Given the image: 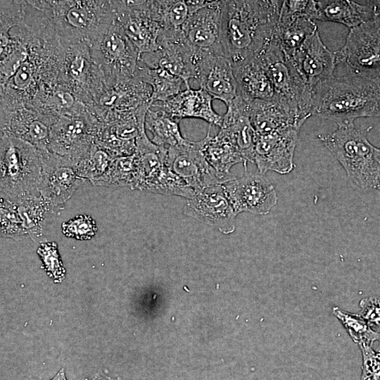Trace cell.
Returning <instances> with one entry per match:
<instances>
[{"label": "cell", "mask_w": 380, "mask_h": 380, "mask_svg": "<svg viewBox=\"0 0 380 380\" xmlns=\"http://www.w3.org/2000/svg\"><path fill=\"white\" fill-rule=\"evenodd\" d=\"M222 184L236 215L243 212L265 215L277 203L274 186L260 172L245 171L241 177Z\"/></svg>", "instance_id": "15"}, {"label": "cell", "mask_w": 380, "mask_h": 380, "mask_svg": "<svg viewBox=\"0 0 380 380\" xmlns=\"http://www.w3.org/2000/svg\"><path fill=\"white\" fill-rule=\"evenodd\" d=\"M135 77L151 86V104L165 101L182 91L184 81L162 68H151L139 61ZM150 104V105H151Z\"/></svg>", "instance_id": "32"}, {"label": "cell", "mask_w": 380, "mask_h": 380, "mask_svg": "<svg viewBox=\"0 0 380 380\" xmlns=\"http://www.w3.org/2000/svg\"><path fill=\"white\" fill-rule=\"evenodd\" d=\"M50 380H67L64 369H61Z\"/></svg>", "instance_id": "43"}, {"label": "cell", "mask_w": 380, "mask_h": 380, "mask_svg": "<svg viewBox=\"0 0 380 380\" xmlns=\"http://www.w3.org/2000/svg\"><path fill=\"white\" fill-rule=\"evenodd\" d=\"M336 54L350 73L380 82V17L351 28Z\"/></svg>", "instance_id": "9"}, {"label": "cell", "mask_w": 380, "mask_h": 380, "mask_svg": "<svg viewBox=\"0 0 380 380\" xmlns=\"http://www.w3.org/2000/svg\"><path fill=\"white\" fill-rule=\"evenodd\" d=\"M248 114L256 136H265L291 127L301 128L310 117L277 100L248 102Z\"/></svg>", "instance_id": "25"}, {"label": "cell", "mask_w": 380, "mask_h": 380, "mask_svg": "<svg viewBox=\"0 0 380 380\" xmlns=\"http://www.w3.org/2000/svg\"><path fill=\"white\" fill-rule=\"evenodd\" d=\"M13 202L27 235L33 240L43 237L59 208L41 195L24 197Z\"/></svg>", "instance_id": "29"}, {"label": "cell", "mask_w": 380, "mask_h": 380, "mask_svg": "<svg viewBox=\"0 0 380 380\" xmlns=\"http://www.w3.org/2000/svg\"><path fill=\"white\" fill-rule=\"evenodd\" d=\"M359 315L372 327H380V296H369L360 301Z\"/></svg>", "instance_id": "41"}, {"label": "cell", "mask_w": 380, "mask_h": 380, "mask_svg": "<svg viewBox=\"0 0 380 380\" xmlns=\"http://www.w3.org/2000/svg\"><path fill=\"white\" fill-rule=\"evenodd\" d=\"M42 154L31 144L1 135L0 189L1 196L12 201L39 196Z\"/></svg>", "instance_id": "5"}, {"label": "cell", "mask_w": 380, "mask_h": 380, "mask_svg": "<svg viewBox=\"0 0 380 380\" xmlns=\"http://www.w3.org/2000/svg\"><path fill=\"white\" fill-rule=\"evenodd\" d=\"M37 252L47 274L55 281H61L65 277V270L61 260L57 244L55 242L42 243Z\"/></svg>", "instance_id": "38"}, {"label": "cell", "mask_w": 380, "mask_h": 380, "mask_svg": "<svg viewBox=\"0 0 380 380\" xmlns=\"http://www.w3.org/2000/svg\"><path fill=\"white\" fill-rule=\"evenodd\" d=\"M332 312L343 324L354 343L372 347L374 342L380 340V332L374 330L369 322L359 314L343 310L338 307H334Z\"/></svg>", "instance_id": "35"}, {"label": "cell", "mask_w": 380, "mask_h": 380, "mask_svg": "<svg viewBox=\"0 0 380 380\" xmlns=\"http://www.w3.org/2000/svg\"><path fill=\"white\" fill-rule=\"evenodd\" d=\"M166 154L167 148L153 143L145 130L139 134L134 154V189L186 199L192 198L194 191L167 167Z\"/></svg>", "instance_id": "6"}, {"label": "cell", "mask_w": 380, "mask_h": 380, "mask_svg": "<svg viewBox=\"0 0 380 380\" xmlns=\"http://www.w3.org/2000/svg\"><path fill=\"white\" fill-rule=\"evenodd\" d=\"M89 46L105 86L135 77L140 55L115 20Z\"/></svg>", "instance_id": "8"}, {"label": "cell", "mask_w": 380, "mask_h": 380, "mask_svg": "<svg viewBox=\"0 0 380 380\" xmlns=\"http://www.w3.org/2000/svg\"><path fill=\"white\" fill-rule=\"evenodd\" d=\"M283 1H223L222 42L234 67L255 57L272 39Z\"/></svg>", "instance_id": "1"}, {"label": "cell", "mask_w": 380, "mask_h": 380, "mask_svg": "<svg viewBox=\"0 0 380 380\" xmlns=\"http://www.w3.org/2000/svg\"><path fill=\"white\" fill-rule=\"evenodd\" d=\"M311 113L338 126L380 116V82L352 73L333 76L312 89Z\"/></svg>", "instance_id": "2"}, {"label": "cell", "mask_w": 380, "mask_h": 380, "mask_svg": "<svg viewBox=\"0 0 380 380\" xmlns=\"http://www.w3.org/2000/svg\"><path fill=\"white\" fill-rule=\"evenodd\" d=\"M165 162L196 193L208 186L229 182L208 164L202 151L201 140H188L184 145L167 148Z\"/></svg>", "instance_id": "14"}, {"label": "cell", "mask_w": 380, "mask_h": 380, "mask_svg": "<svg viewBox=\"0 0 380 380\" xmlns=\"http://www.w3.org/2000/svg\"><path fill=\"white\" fill-rule=\"evenodd\" d=\"M300 128L291 127L265 136H256L254 163L258 172L274 171L281 175L291 172Z\"/></svg>", "instance_id": "19"}, {"label": "cell", "mask_w": 380, "mask_h": 380, "mask_svg": "<svg viewBox=\"0 0 380 380\" xmlns=\"http://www.w3.org/2000/svg\"><path fill=\"white\" fill-rule=\"evenodd\" d=\"M184 213L224 234L235 230V213L222 184L208 186L186 201Z\"/></svg>", "instance_id": "16"}, {"label": "cell", "mask_w": 380, "mask_h": 380, "mask_svg": "<svg viewBox=\"0 0 380 380\" xmlns=\"http://www.w3.org/2000/svg\"><path fill=\"white\" fill-rule=\"evenodd\" d=\"M1 114V135L25 141L42 153L49 152L51 128L58 117L23 107Z\"/></svg>", "instance_id": "20"}, {"label": "cell", "mask_w": 380, "mask_h": 380, "mask_svg": "<svg viewBox=\"0 0 380 380\" xmlns=\"http://www.w3.org/2000/svg\"><path fill=\"white\" fill-rule=\"evenodd\" d=\"M359 347L362 355L361 380H380V352L367 345Z\"/></svg>", "instance_id": "40"}, {"label": "cell", "mask_w": 380, "mask_h": 380, "mask_svg": "<svg viewBox=\"0 0 380 380\" xmlns=\"http://www.w3.org/2000/svg\"><path fill=\"white\" fill-rule=\"evenodd\" d=\"M95 186L129 187L134 189V155L115 158L107 174Z\"/></svg>", "instance_id": "36"}, {"label": "cell", "mask_w": 380, "mask_h": 380, "mask_svg": "<svg viewBox=\"0 0 380 380\" xmlns=\"http://www.w3.org/2000/svg\"><path fill=\"white\" fill-rule=\"evenodd\" d=\"M205 1L158 0V12L163 30H182L190 15L202 7Z\"/></svg>", "instance_id": "33"}, {"label": "cell", "mask_w": 380, "mask_h": 380, "mask_svg": "<svg viewBox=\"0 0 380 380\" xmlns=\"http://www.w3.org/2000/svg\"><path fill=\"white\" fill-rule=\"evenodd\" d=\"M86 380H122L120 378H118L116 379H112L110 377L103 376L99 374H96L91 377L87 379Z\"/></svg>", "instance_id": "42"}, {"label": "cell", "mask_w": 380, "mask_h": 380, "mask_svg": "<svg viewBox=\"0 0 380 380\" xmlns=\"http://www.w3.org/2000/svg\"><path fill=\"white\" fill-rule=\"evenodd\" d=\"M63 234L77 240H89L97 232L94 219L87 215H78L61 225Z\"/></svg>", "instance_id": "39"}, {"label": "cell", "mask_w": 380, "mask_h": 380, "mask_svg": "<svg viewBox=\"0 0 380 380\" xmlns=\"http://www.w3.org/2000/svg\"><path fill=\"white\" fill-rule=\"evenodd\" d=\"M307 1H283L274 34L283 51L292 58L304 40L316 30L313 20L304 12Z\"/></svg>", "instance_id": "24"}, {"label": "cell", "mask_w": 380, "mask_h": 380, "mask_svg": "<svg viewBox=\"0 0 380 380\" xmlns=\"http://www.w3.org/2000/svg\"><path fill=\"white\" fill-rule=\"evenodd\" d=\"M145 129L152 134L153 143L166 148L185 144L188 139L180 132L179 122L163 109L151 105L146 113Z\"/></svg>", "instance_id": "31"}, {"label": "cell", "mask_w": 380, "mask_h": 380, "mask_svg": "<svg viewBox=\"0 0 380 380\" xmlns=\"http://www.w3.org/2000/svg\"><path fill=\"white\" fill-rule=\"evenodd\" d=\"M98 124L87 108L81 114L58 117L51 128L50 151L77 164L94 144Z\"/></svg>", "instance_id": "13"}, {"label": "cell", "mask_w": 380, "mask_h": 380, "mask_svg": "<svg viewBox=\"0 0 380 380\" xmlns=\"http://www.w3.org/2000/svg\"><path fill=\"white\" fill-rule=\"evenodd\" d=\"M42 154V172L40 195L53 205L60 207L85 181L77 171L72 160L53 153Z\"/></svg>", "instance_id": "18"}, {"label": "cell", "mask_w": 380, "mask_h": 380, "mask_svg": "<svg viewBox=\"0 0 380 380\" xmlns=\"http://www.w3.org/2000/svg\"><path fill=\"white\" fill-rule=\"evenodd\" d=\"M258 56L272 83L274 100L310 117L312 89L298 72L292 58L285 54L274 36Z\"/></svg>", "instance_id": "7"}, {"label": "cell", "mask_w": 380, "mask_h": 380, "mask_svg": "<svg viewBox=\"0 0 380 380\" xmlns=\"http://www.w3.org/2000/svg\"><path fill=\"white\" fill-rule=\"evenodd\" d=\"M377 342H379V346L377 347V349H376V350L378 351V352H380V340L379 341H377Z\"/></svg>", "instance_id": "44"}, {"label": "cell", "mask_w": 380, "mask_h": 380, "mask_svg": "<svg viewBox=\"0 0 380 380\" xmlns=\"http://www.w3.org/2000/svg\"><path fill=\"white\" fill-rule=\"evenodd\" d=\"M223 1H206L182 27L186 42L197 52L225 54L222 42Z\"/></svg>", "instance_id": "17"}, {"label": "cell", "mask_w": 380, "mask_h": 380, "mask_svg": "<svg viewBox=\"0 0 380 380\" xmlns=\"http://www.w3.org/2000/svg\"><path fill=\"white\" fill-rule=\"evenodd\" d=\"M201 141L202 151L208 164L220 175L229 181L236 178L230 172L234 165L242 163L245 171L247 164L236 148L224 136L217 134L210 137L209 131Z\"/></svg>", "instance_id": "30"}, {"label": "cell", "mask_w": 380, "mask_h": 380, "mask_svg": "<svg viewBox=\"0 0 380 380\" xmlns=\"http://www.w3.org/2000/svg\"><path fill=\"white\" fill-rule=\"evenodd\" d=\"M196 80L200 88L227 106L238 95L233 66L224 54L198 52Z\"/></svg>", "instance_id": "21"}, {"label": "cell", "mask_w": 380, "mask_h": 380, "mask_svg": "<svg viewBox=\"0 0 380 380\" xmlns=\"http://www.w3.org/2000/svg\"><path fill=\"white\" fill-rule=\"evenodd\" d=\"M365 3L348 0L307 1L304 12L314 21L338 23L351 29L380 17V1Z\"/></svg>", "instance_id": "23"}, {"label": "cell", "mask_w": 380, "mask_h": 380, "mask_svg": "<svg viewBox=\"0 0 380 380\" xmlns=\"http://www.w3.org/2000/svg\"><path fill=\"white\" fill-rule=\"evenodd\" d=\"M367 132L350 123L338 125L332 133L320 134L318 139L353 182L361 188L379 190L380 148L368 141Z\"/></svg>", "instance_id": "4"}, {"label": "cell", "mask_w": 380, "mask_h": 380, "mask_svg": "<svg viewBox=\"0 0 380 380\" xmlns=\"http://www.w3.org/2000/svg\"><path fill=\"white\" fill-rule=\"evenodd\" d=\"M29 1L43 13L64 46L90 44L115 20V1Z\"/></svg>", "instance_id": "3"}, {"label": "cell", "mask_w": 380, "mask_h": 380, "mask_svg": "<svg viewBox=\"0 0 380 380\" xmlns=\"http://www.w3.org/2000/svg\"><path fill=\"white\" fill-rule=\"evenodd\" d=\"M213 99L201 88L189 87L165 101H156L151 105L163 109L179 122L184 118H197L220 127L222 117L213 109Z\"/></svg>", "instance_id": "26"}, {"label": "cell", "mask_w": 380, "mask_h": 380, "mask_svg": "<svg viewBox=\"0 0 380 380\" xmlns=\"http://www.w3.org/2000/svg\"><path fill=\"white\" fill-rule=\"evenodd\" d=\"M115 158L106 149L94 143L77 164V173L82 178L96 185L107 174Z\"/></svg>", "instance_id": "34"}, {"label": "cell", "mask_w": 380, "mask_h": 380, "mask_svg": "<svg viewBox=\"0 0 380 380\" xmlns=\"http://www.w3.org/2000/svg\"><path fill=\"white\" fill-rule=\"evenodd\" d=\"M248 102L239 95L227 106L219 134L227 139L239 151L245 163H254L256 134L248 114Z\"/></svg>", "instance_id": "27"}, {"label": "cell", "mask_w": 380, "mask_h": 380, "mask_svg": "<svg viewBox=\"0 0 380 380\" xmlns=\"http://www.w3.org/2000/svg\"><path fill=\"white\" fill-rule=\"evenodd\" d=\"M61 78L77 99L91 106L104 89L103 77L85 42L64 46Z\"/></svg>", "instance_id": "11"}, {"label": "cell", "mask_w": 380, "mask_h": 380, "mask_svg": "<svg viewBox=\"0 0 380 380\" xmlns=\"http://www.w3.org/2000/svg\"><path fill=\"white\" fill-rule=\"evenodd\" d=\"M292 60L307 84L312 89L334 76L338 64L336 51L323 43L318 30L309 35L297 49Z\"/></svg>", "instance_id": "22"}, {"label": "cell", "mask_w": 380, "mask_h": 380, "mask_svg": "<svg viewBox=\"0 0 380 380\" xmlns=\"http://www.w3.org/2000/svg\"><path fill=\"white\" fill-rule=\"evenodd\" d=\"M115 21L137 49L139 55L159 49L163 27L157 1H115Z\"/></svg>", "instance_id": "10"}, {"label": "cell", "mask_w": 380, "mask_h": 380, "mask_svg": "<svg viewBox=\"0 0 380 380\" xmlns=\"http://www.w3.org/2000/svg\"><path fill=\"white\" fill-rule=\"evenodd\" d=\"M198 53L184 38L182 30H163L159 39V49L141 54L139 61L151 68H162L179 77L186 88L190 79H196Z\"/></svg>", "instance_id": "12"}, {"label": "cell", "mask_w": 380, "mask_h": 380, "mask_svg": "<svg viewBox=\"0 0 380 380\" xmlns=\"http://www.w3.org/2000/svg\"><path fill=\"white\" fill-rule=\"evenodd\" d=\"M238 95L248 102L272 101L275 94L272 83L260 58L255 57L233 68Z\"/></svg>", "instance_id": "28"}, {"label": "cell", "mask_w": 380, "mask_h": 380, "mask_svg": "<svg viewBox=\"0 0 380 380\" xmlns=\"http://www.w3.org/2000/svg\"><path fill=\"white\" fill-rule=\"evenodd\" d=\"M1 236L20 239L27 235L15 202L1 196L0 202Z\"/></svg>", "instance_id": "37"}]
</instances>
